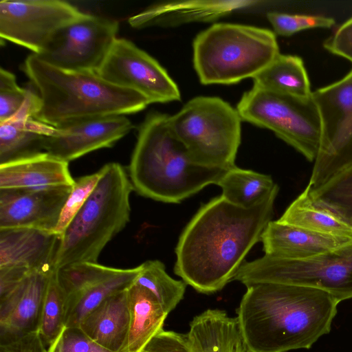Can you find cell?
I'll return each instance as SVG.
<instances>
[{
	"label": "cell",
	"mask_w": 352,
	"mask_h": 352,
	"mask_svg": "<svg viewBox=\"0 0 352 352\" xmlns=\"http://www.w3.org/2000/svg\"><path fill=\"white\" fill-rule=\"evenodd\" d=\"M278 187L251 208L222 196L204 204L183 230L175 248V274L200 293L211 294L231 280L273 215Z\"/></svg>",
	"instance_id": "obj_1"
},
{
	"label": "cell",
	"mask_w": 352,
	"mask_h": 352,
	"mask_svg": "<svg viewBox=\"0 0 352 352\" xmlns=\"http://www.w3.org/2000/svg\"><path fill=\"white\" fill-rule=\"evenodd\" d=\"M237 320L251 352L310 349L329 333L340 302L326 291L303 285H247Z\"/></svg>",
	"instance_id": "obj_2"
},
{
	"label": "cell",
	"mask_w": 352,
	"mask_h": 352,
	"mask_svg": "<svg viewBox=\"0 0 352 352\" xmlns=\"http://www.w3.org/2000/svg\"><path fill=\"white\" fill-rule=\"evenodd\" d=\"M39 100L34 118L57 127L75 121L126 116L150 103L140 94L114 86L96 72L55 67L32 54L23 65Z\"/></svg>",
	"instance_id": "obj_3"
},
{
	"label": "cell",
	"mask_w": 352,
	"mask_h": 352,
	"mask_svg": "<svg viewBox=\"0 0 352 352\" xmlns=\"http://www.w3.org/2000/svg\"><path fill=\"white\" fill-rule=\"evenodd\" d=\"M227 170L198 164L173 133L169 115L151 112L138 131L129 176L139 195L179 203L206 186L217 184Z\"/></svg>",
	"instance_id": "obj_4"
},
{
	"label": "cell",
	"mask_w": 352,
	"mask_h": 352,
	"mask_svg": "<svg viewBox=\"0 0 352 352\" xmlns=\"http://www.w3.org/2000/svg\"><path fill=\"white\" fill-rule=\"evenodd\" d=\"M100 169L97 186L60 238L55 270L78 263H98L104 248L129 221L133 188L129 174L117 162Z\"/></svg>",
	"instance_id": "obj_5"
},
{
	"label": "cell",
	"mask_w": 352,
	"mask_h": 352,
	"mask_svg": "<svg viewBox=\"0 0 352 352\" xmlns=\"http://www.w3.org/2000/svg\"><path fill=\"white\" fill-rule=\"evenodd\" d=\"M193 65L204 85H231L253 78L280 53L275 34L252 25L219 23L192 43Z\"/></svg>",
	"instance_id": "obj_6"
},
{
	"label": "cell",
	"mask_w": 352,
	"mask_h": 352,
	"mask_svg": "<svg viewBox=\"0 0 352 352\" xmlns=\"http://www.w3.org/2000/svg\"><path fill=\"white\" fill-rule=\"evenodd\" d=\"M241 121L236 109L214 96L193 98L169 116L173 133L194 162L226 170L236 166Z\"/></svg>",
	"instance_id": "obj_7"
},
{
	"label": "cell",
	"mask_w": 352,
	"mask_h": 352,
	"mask_svg": "<svg viewBox=\"0 0 352 352\" xmlns=\"http://www.w3.org/2000/svg\"><path fill=\"white\" fill-rule=\"evenodd\" d=\"M245 286L257 283L303 285L327 292L340 302L352 298V241L336 250L305 260L265 254L244 262L234 279Z\"/></svg>",
	"instance_id": "obj_8"
},
{
	"label": "cell",
	"mask_w": 352,
	"mask_h": 352,
	"mask_svg": "<svg viewBox=\"0 0 352 352\" xmlns=\"http://www.w3.org/2000/svg\"><path fill=\"white\" fill-rule=\"evenodd\" d=\"M236 110L242 120L271 130L307 160L315 161L320 120L312 96L301 98L253 86L243 94Z\"/></svg>",
	"instance_id": "obj_9"
},
{
	"label": "cell",
	"mask_w": 352,
	"mask_h": 352,
	"mask_svg": "<svg viewBox=\"0 0 352 352\" xmlns=\"http://www.w3.org/2000/svg\"><path fill=\"white\" fill-rule=\"evenodd\" d=\"M320 120V142L307 186L318 188L352 164V69L312 91Z\"/></svg>",
	"instance_id": "obj_10"
},
{
	"label": "cell",
	"mask_w": 352,
	"mask_h": 352,
	"mask_svg": "<svg viewBox=\"0 0 352 352\" xmlns=\"http://www.w3.org/2000/svg\"><path fill=\"white\" fill-rule=\"evenodd\" d=\"M85 14L60 0H2L0 36L41 54L56 34Z\"/></svg>",
	"instance_id": "obj_11"
},
{
	"label": "cell",
	"mask_w": 352,
	"mask_h": 352,
	"mask_svg": "<svg viewBox=\"0 0 352 352\" xmlns=\"http://www.w3.org/2000/svg\"><path fill=\"white\" fill-rule=\"evenodd\" d=\"M96 72L114 86L140 94L150 104L181 100L179 89L166 70L123 38H116Z\"/></svg>",
	"instance_id": "obj_12"
},
{
	"label": "cell",
	"mask_w": 352,
	"mask_h": 352,
	"mask_svg": "<svg viewBox=\"0 0 352 352\" xmlns=\"http://www.w3.org/2000/svg\"><path fill=\"white\" fill-rule=\"evenodd\" d=\"M56 270L65 297V327H79L84 318L104 300L134 283L141 265L121 269L82 262Z\"/></svg>",
	"instance_id": "obj_13"
},
{
	"label": "cell",
	"mask_w": 352,
	"mask_h": 352,
	"mask_svg": "<svg viewBox=\"0 0 352 352\" xmlns=\"http://www.w3.org/2000/svg\"><path fill=\"white\" fill-rule=\"evenodd\" d=\"M118 28L115 20L85 13L60 30L38 56L63 69L97 72L117 38Z\"/></svg>",
	"instance_id": "obj_14"
},
{
	"label": "cell",
	"mask_w": 352,
	"mask_h": 352,
	"mask_svg": "<svg viewBox=\"0 0 352 352\" xmlns=\"http://www.w3.org/2000/svg\"><path fill=\"white\" fill-rule=\"evenodd\" d=\"M72 188H0V230L54 232Z\"/></svg>",
	"instance_id": "obj_15"
},
{
	"label": "cell",
	"mask_w": 352,
	"mask_h": 352,
	"mask_svg": "<svg viewBox=\"0 0 352 352\" xmlns=\"http://www.w3.org/2000/svg\"><path fill=\"white\" fill-rule=\"evenodd\" d=\"M133 128L126 116L90 118L54 127L44 151L69 162L91 151L111 147Z\"/></svg>",
	"instance_id": "obj_16"
},
{
	"label": "cell",
	"mask_w": 352,
	"mask_h": 352,
	"mask_svg": "<svg viewBox=\"0 0 352 352\" xmlns=\"http://www.w3.org/2000/svg\"><path fill=\"white\" fill-rule=\"evenodd\" d=\"M54 270L30 271L0 297V344L38 333L46 289Z\"/></svg>",
	"instance_id": "obj_17"
},
{
	"label": "cell",
	"mask_w": 352,
	"mask_h": 352,
	"mask_svg": "<svg viewBox=\"0 0 352 352\" xmlns=\"http://www.w3.org/2000/svg\"><path fill=\"white\" fill-rule=\"evenodd\" d=\"M260 1L190 0L157 3L129 19L134 28L174 27L193 22L214 21L232 12L262 3Z\"/></svg>",
	"instance_id": "obj_18"
},
{
	"label": "cell",
	"mask_w": 352,
	"mask_h": 352,
	"mask_svg": "<svg viewBox=\"0 0 352 352\" xmlns=\"http://www.w3.org/2000/svg\"><path fill=\"white\" fill-rule=\"evenodd\" d=\"M261 241L266 255L305 260L342 247L352 238L318 233L277 220L268 223Z\"/></svg>",
	"instance_id": "obj_19"
},
{
	"label": "cell",
	"mask_w": 352,
	"mask_h": 352,
	"mask_svg": "<svg viewBox=\"0 0 352 352\" xmlns=\"http://www.w3.org/2000/svg\"><path fill=\"white\" fill-rule=\"evenodd\" d=\"M60 238L54 232L32 228L0 230V267L54 270Z\"/></svg>",
	"instance_id": "obj_20"
},
{
	"label": "cell",
	"mask_w": 352,
	"mask_h": 352,
	"mask_svg": "<svg viewBox=\"0 0 352 352\" xmlns=\"http://www.w3.org/2000/svg\"><path fill=\"white\" fill-rule=\"evenodd\" d=\"M37 109V98L30 94L15 116L0 123V164L45 152V138L54 126L34 118Z\"/></svg>",
	"instance_id": "obj_21"
},
{
	"label": "cell",
	"mask_w": 352,
	"mask_h": 352,
	"mask_svg": "<svg viewBox=\"0 0 352 352\" xmlns=\"http://www.w3.org/2000/svg\"><path fill=\"white\" fill-rule=\"evenodd\" d=\"M68 163L43 152L0 164V188L73 186Z\"/></svg>",
	"instance_id": "obj_22"
},
{
	"label": "cell",
	"mask_w": 352,
	"mask_h": 352,
	"mask_svg": "<svg viewBox=\"0 0 352 352\" xmlns=\"http://www.w3.org/2000/svg\"><path fill=\"white\" fill-rule=\"evenodd\" d=\"M79 328L103 348L111 352H126L129 329L127 289L104 300L84 318Z\"/></svg>",
	"instance_id": "obj_23"
},
{
	"label": "cell",
	"mask_w": 352,
	"mask_h": 352,
	"mask_svg": "<svg viewBox=\"0 0 352 352\" xmlns=\"http://www.w3.org/2000/svg\"><path fill=\"white\" fill-rule=\"evenodd\" d=\"M129 329L126 352H142L151 339L163 329L168 314L146 289L132 284L127 289Z\"/></svg>",
	"instance_id": "obj_24"
},
{
	"label": "cell",
	"mask_w": 352,
	"mask_h": 352,
	"mask_svg": "<svg viewBox=\"0 0 352 352\" xmlns=\"http://www.w3.org/2000/svg\"><path fill=\"white\" fill-rule=\"evenodd\" d=\"M252 79L253 86L268 91L301 98L312 96L304 63L297 56L279 54Z\"/></svg>",
	"instance_id": "obj_25"
},
{
	"label": "cell",
	"mask_w": 352,
	"mask_h": 352,
	"mask_svg": "<svg viewBox=\"0 0 352 352\" xmlns=\"http://www.w3.org/2000/svg\"><path fill=\"white\" fill-rule=\"evenodd\" d=\"M278 221L318 233L352 238V228L332 212L316 205L306 188Z\"/></svg>",
	"instance_id": "obj_26"
},
{
	"label": "cell",
	"mask_w": 352,
	"mask_h": 352,
	"mask_svg": "<svg viewBox=\"0 0 352 352\" xmlns=\"http://www.w3.org/2000/svg\"><path fill=\"white\" fill-rule=\"evenodd\" d=\"M217 185L226 200L245 208L256 205L278 187L270 175L236 166L228 170Z\"/></svg>",
	"instance_id": "obj_27"
},
{
	"label": "cell",
	"mask_w": 352,
	"mask_h": 352,
	"mask_svg": "<svg viewBox=\"0 0 352 352\" xmlns=\"http://www.w3.org/2000/svg\"><path fill=\"white\" fill-rule=\"evenodd\" d=\"M313 201L352 228V164L317 188L306 187Z\"/></svg>",
	"instance_id": "obj_28"
},
{
	"label": "cell",
	"mask_w": 352,
	"mask_h": 352,
	"mask_svg": "<svg viewBox=\"0 0 352 352\" xmlns=\"http://www.w3.org/2000/svg\"><path fill=\"white\" fill-rule=\"evenodd\" d=\"M148 290L168 314L183 299L186 284L171 278L163 263L147 261L141 264V271L134 282Z\"/></svg>",
	"instance_id": "obj_29"
},
{
	"label": "cell",
	"mask_w": 352,
	"mask_h": 352,
	"mask_svg": "<svg viewBox=\"0 0 352 352\" xmlns=\"http://www.w3.org/2000/svg\"><path fill=\"white\" fill-rule=\"evenodd\" d=\"M65 297L57 270L50 278L41 311L38 334L46 349L56 343L65 327Z\"/></svg>",
	"instance_id": "obj_30"
},
{
	"label": "cell",
	"mask_w": 352,
	"mask_h": 352,
	"mask_svg": "<svg viewBox=\"0 0 352 352\" xmlns=\"http://www.w3.org/2000/svg\"><path fill=\"white\" fill-rule=\"evenodd\" d=\"M102 175V170L76 180L63 207L54 232L60 237L89 197Z\"/></svg>",
	"instance_id": "obj_31"
},
{
	"label": "cell",
	"mask_w": 352,
	"mask_h": 352,
	"mask_svg": "<svg viewBox=\"0 0 352 352\" xmlns=\"http://www.w3.org/2000/svg\"><path fill=\"white\" fill-rule=\"evenodd\" d=\"M267 18L274 32L284 36H289L307 29L329 28L335 24L333 19L317 15L271 12L267 14Z\"/></svg>",
	"instance_id": "obj_32"
},
{
	"label": "cell",
	"mask_w": 352,
	"mask_h": 352,
	"mask_svg": "<svg viewBox=\"0 0 352 352\" xmlns=\"http://www.w3.org/2000/svg\"><path fill=\"white\" fill-rule=\"evenodd\" d=\"M30 89L18 85L15 76L10 72L0 69V123L14 116L25 103Z\"/></svg>",
	"instance_id": "obj_33"
},
{
	"label": "cell",
	"mask_w": 352,
	"mask_h": 352,
	"mask_svg": "<svg viewBox=\"0 0 352 352\" xmlns=\"http://www.w3.org/2000/svg\"><path fill=\"white\" fill-rule=\"evenodd\" d=\"M52 352H111L89 338L79 327H65Z\"/></svg>",
	"instance_id": "obj_34"
},
{
	"label": "cell",
	"mask_w": 352,
	"mask_h": 352,
	"mask_svg": "<svg viewBox=\"0 0 352 352\" xmlns=\"http://www.w3.org/2000/svg\"><path fill=\"white\" fill-rule=\"evenodd\" d=\"M142 352H191L187 335L164 329L154 336Z\"/></svg>",
	"instance_id": "obj_35"
},
{
	"label": "cell",
	"mask_w": 352,
	"mask_h": 352,
	"mask_svg": "<svg viewBox=\"0 0 352 352\" xmlns=\"http://www.w3.org/2000/svg\"><path fill=\"white\" fill-rule=\"evenodd\" d=\"M324 47L329 52L352 63V17L324 41Z\"/></svg>",
	"instance_id": "obj_36"
},
{
	"label": "cell",
	"mask_w": 352,
	"mask_h": 352,
	"mask_svg": "<svg viewBox=\"0 0 352 352\" xmlns=\"http://www.w3.org/2000/svg\"><path fill=\"white\" fill-rule=\"evenodd\" d=\"M31 270L24 267H0V297L10 292Z\"/></svg>",
	"instance_id": "obj_37"
},
{
	"label": "cell",
	"mask_w": 352,
	"mask_h": 352,
	"mask_svg": "<svg viewBox=\"0 0 352 352\" xmlns=\"http://www.w3.org/2000/svg\"><path fill=\"white\" fill-rule=\"evenodd\" d=\"M46 349L38 333L16 341L0 344V352H42Z\"/></svg>",
	"instance_id": "obj_38"
},
{
	"label": "cell",
	"mask_w": 352,
	"mask_h": 352,
	"mask_svg": "<svg viewBox=\"0 0 352 352\" xmlns=\"http://www.w3.org/2000/svg\"><path fill=\"white\" fill-rule=\"evenodd\" d=\"M42 352H52V351H47L46 349H44Z\"/></svg>",
	"instance_id": "obj_39"
}]
</instances>
